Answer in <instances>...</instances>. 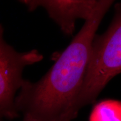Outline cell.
Wrapping results in <instances>:
<instances>
[{
  "label": "cell",
  "instance_id": "cell-7",
  "mask_svg": "<svg viewBox=\"0 0 121 121\" xmlns=\"http://www.w3.org/2000/svg\"><path fill=\"white\" fill-rule=\"evenodd\" d=\"M0 121H4V119L3 118L0 117Z\"/></svg>",
  "mask_w": 121,
  "mask_h": 121
},
{
  "label": "cell",
  "instance_id": "cell-2",
  "mask_svg": "<svg viewBox=\"0 0 121 121\" xmlns=\"http://www.w3.org/2000/svg\"><path fill=\"white\" fill-rule=\"evenodd\" d=\"M121 73V2L115 6L111 24L105 32L95 35L75 112L93 103L105 86Z\"/></svg>",
  "mask_w": 121,
  "mask_h": 121
},
{
  "label": "cell",
  "instance_id": "cell-3",
  "mask_svg": "<svg viewBox=\"0 0 121 121\" xmlns=\"http://www.w3.org/2000/svg\"><path fill=\"white\" fill-rule=\"evenodd\" d=\"M43 59L37 49L16 51L4 40V29L0 24V117L8 119L19 117L15 100L25 80L22 72L25 67Z\"/></svg>",
  "mask_w": 121,
  "mask_h": 121
},
{
  "label": "cell",
  "instance_id": "cell-6",
  "mask_svg": "<svg viewBox=\"0 0 121 121\" xmlns=\"http://www.w3.org/2000/svg\"><path fill=\"white\" fill-rule=\"evenodd\" d=\"M22 121H35L33 120V119H31L30 118H29L23 117V119H22Z\"/></svg>",
  "mask_w": 121,
  "mask_h": 121
},
{
  "label": "cell",
  "instance_id": "cell-5",
  "mask_svg": "<svg viewBox=\"0 0 121 121\" xmlns=\"http://www.w3.org/2000/svg\"><path fill=\"white\" fill-rule=\"evenodd\" d=\"M89 121H121V101L105 99L94 106Z\"/></svg>",
  "mask_w": 121,
  "mask_h": 121
},
{
  "label": "cell",
  "instance_id": "cell-4",
  "mask_svg": "<svg viewBox=\"0 0 121 121\" xmlns=\"http://www.w3.org/2000/svg\"><path fill=\"white\" fill-rule=\"evenodd\" d=\"M96 0H23L20 1L33 11L39 7L44 9L63 34L72 35L78 19L85 21L94 14L99 4Z\"/></svg>",
  "mask_w": 121,
  "mask_h": 121
},
{
  "label": "cell",
  "instance_id": "cell-1",
  "mask_svg": "<svg viewBox=\"0 0 121 121\" xmlns=\"http://www.w3.org/2000/svg\"><path fill=\"white\" fill-rule=\"evenodd\" d=\"M114 2L100 0L94 14L85 22L48 71L37 82L25 80L15 100L16 110L35 121H72L85 75L92 42L104 15Z\"/></svg>",
  "mask_w": 121,
  "mask_h": 121
}]
</instances>
